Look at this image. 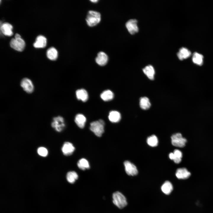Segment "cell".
<instances>
[{
    "label": "cell",
    "mask_w": 213,
    "mask_h": 213,
    "mask_svg": "<svg viewBox=\"0 0 213 213\" xmlns=\"http://www.w3.org/2000/svg\"><path fill=\"white\" fill-rule=\"evenodd\" d=\"M192 61L193 62L199 65H201L203 63V56L197 52H194L192 57Z\"/></svg>",
    "instance_id": "obj_23"
},
{
    "label": "cell",
    "mask_w": 213,
    "mask_h": 213,
    "mask_svg": "<svg viewBox=\"0 0 213 213\" xmlns=\"http://www.w3.org/2000/svg\"><path fill=\"white\" fill-rule=\"evenodd\" d=\"M77 166L79 168L82 170H85L90 168L88 162L84 158L81 159L78 161Z\"/></svg>",
    "instance_id": "obj_25"
},
{
    "label": "cell",
    "mask_w": 213,
    "mask_h": 213,
    "mask_svg": "<svg viewBox=\"0 0 213 213\" xmlns=\"http://www.w3.org/2000/svg\"><path fill=\"white\" fill-rule=\"evenodd\" d=\"M108 60L107 55L104 52L101 51L97 54L95 61L96 63L99 65L103 66L106 65Z\"/></svg>",
    "instance_id": "obj_11"
},
{
    "label": "cell",
    "mask_w": 213,
    "mask_h": 213,
    "mask_svg": "<svg viewBox=\"0 0 213 213\" xmlns=\"http://www.w3.org/2000/svg\"><path fill=\"white\" fill-rule=\"evenodd\" d=\"M13 27L10 24L5 22L2 24L1 23L0 30L2 33L5 35L11 36L13 34L12 31Z\"/></svg>",
    "instance_id": "obj_12"
},
{
    "label": "cell",
    "mask_w": 213,
    "mask_h": 213,
    "mask_svg": "<svg viewBox=\"0 0 213 213\" xmlns=\"http://www.w3.org/2000/svg\"><path fill=\"white\" fill-rule=\"evenodd\" d=\"M75 150V148L71 143L65 142L62 147V150L63 154L65 156H69L72 154Z\"/></svg>",
    "instance_id": "obj_10"
},
{
    "label": "cell",
    "mask_w": 213,
    "mask_h": 213,
    "mask_svg": "<svg viewBox=\"0 0 213 213\" xmlns=\"http://www.w3.org/2000/svg\"><path fill=\"white\" fill-rule=\"evenodd\" d=\"M20 85L23 90L28 93H31L33 91L34 87L33 83L28 78H23L21 82Z\"/></svg>",
    "instance_id": "obj_7"
},
{
    "label": "cell",
    "mask_w": 213,
    "mask_h": 213,
    "mask_svg": "<svg viewBox=\"0 0 213 213\" xmlns=\"http://www.w3.org/2000/svg\"><path fill=\"white\" fill-rule=\"evenodd\" d=\"M191 173L185 168L178 169L176 172V177L179 179H185L189 178Z\"/></svg>",
    "instance_id": "obj_13"
},
{
    "label": "cell",
    "mask_w": 213,
    "mask_h": 213,
    "mask_svg": "<svg viewBox=\"0 0 213 213\" xmlns=\"http://www.w3.org/2000/svg\"><path fill=\"white\" fill-rule=\"evenodd\" d=\"M174 158L173 159L174 162L177 164L180 163L181 161L182 154L181 152L178 149H175L173 152Z\"/></svg>",
    "instance_id": "obj_28"
},
{
    "label": "cell",
    "mask_w": 213,
    "mask_h": 213,
    "mask_svg": "<svg viewBox=\"0 0 213 213\" xmlns=\"http://www.w3.org/2000/svg\"><path fill=\"white\" fill-rule=\"evenodd\" d=\"M90 1L96 3L98 1L97 0H91Z\"/></svg>",
    "instance_id": "obj_31"
},
{
    "label": "cell",
    "mask_w": 213,
    "mask_h": 213,
    "mask_svg": "<svg viewBox=\"0 0 213 213\" xmlns=\"http://www.w3.org/2000/svg\"><path fill=\"white\" fill-rule=\"evenodd\" d=\"M10 46L18 51H22L24 49L25 43L24 40L21 37L13 38L10 42Z\"/></svg>",
    "instance_id": "obj_5"
},
{
    "label": "cell",
    "mask_w": 213,
    "mask_h": 213,
    "mask_svg": "<svg viewBox=\"0 0 213 213\" xmlns=\"http://www.w3.org/2000/svg\"><path fill=\"white\" fill-rule=\"evenodd\" d=\"M144 73L151 80H153L154 78L155 70L151 65H149L145 67L143 69Z\"/></svg>",
    "instance_id": "obj_17"
},
{
    "label": "cell",
    "mask_w": 213,
    "mask_h": 213,
    "mask_svg": "<svg viewBox=\"0 0 213 213\" xmlns=\"http://www.w3.org/2000/svg\"><path fill=\"white\" fill-rule=\"evenodd\" d=\"M125 170L126 173L130 176H135L138 173L136 167L133 164L128 161H126L124 162Z\"/></svg>",
    "instance_id": "obj_9"
},
{
    "label": "cell",
    "mask_w": 213,
    "mask_h": 213,
    "mask_svg": "<svg viewBox=\"0 0 213 213\" xmlns=\"http://www.w3.org/2000/svg\"><path fill=\"white\" fill-rule=\"evenodd\" d=\"M172 144L176 147H183L185 146L186 139L180 133L174 134L171 136Z\"/></svg>",
    "instance_id": "obj_4"
},
{
    "label": "cell",
    "mask_w": 213,
    "mask_h": 213,
    "mask_svg": "<svg viewBox=\"0 0 213 213\" xmlns=\"http://www.w3.org/2000/svg\"><path fill=\"white\" fill-rule=\"evenodd\" d=\"M151 105L149 99L147 97H143L140 98V105L141 109H147L150 107Z\"/></svg>",
    "instance_id": "obj_24"
},
{
    "label": "cell",
    "mask_w": 213,
    "mask_h": 213,
    "mask_svg": "<svg viewBox=\"0 0 213 213\" xmlns=\"http://www.w3.org/2000/svg\"><path fill=\"white\" fill-rule=\"evenodd\" d=\"M137 22L136 19H130L126 22V27L130 34H134L138 31Z\"/></svg>",
    "instance_id": "obj_8"
},
{
    "label": "cell",
    "mask_w": 213,
    "mask_h": 213,
    "mask_svg": "<svg viewBox=\"0 0 213 213\" xmlns=\"http://www.w3.org/2000/svg\"><path fill=\"white\" fill-rule=\"evenodd\" d=\"M86 118L83 114H79L75 117V121L77 126L80 128H83L86 122Z\"/></svg>",
    "instance_id": "obj_15"
},
{
    "label": "cell",
    "mask_w": 213,
    "mask_h": 213,
    "mask_svg": "<svg viewBox=\"0 0 213 213\" xmlns=\"http://www.w3.org/2000/svg\"><path fill=\"white\" fill-rule=\"evenodd\" d=\"M66 178L68 182L71 183H73L78 179V175L75 171H70L67 174Z\"/></svg>",
    "instance_id": "obj_26"
},
{
    "label": "cell",
    "mask_w": 213,
    "mask_h": 213,
    "mask_svg": "<svg viewBox=\"0 0 213 213\" xmlns=\"http://www.w3.org/2000/svg\"><path fill=\"white\" fill-rule=\"evenodd\" d=\"M47 43V39L44 36H38L36 39V42L33 44V46L36 48H43L45 47Z\"/></svg>",
    "instance_id": "obj_14"
},
{
    "label": "cell",
    "mask_w": 213,
    "mask_h": 213,
    "mask_svg": "<svg viewBox=\"0 0 213 213\" xmlns=\"http://www.w3.org/2000/svg\"><path fill=\"white\" fill-rule=\"evenodd\" d=\"M37 152L39 155L42 156H46L48 153L47 150L44 147H39L37 150Z\"/></svg>",
    "instance_id": "obj_29"
},
{
    "label": "cell",
    "mask_w": 213,
    "mask_h": 213,
    "mask_svg": "<svg viewBox=\"0 0 213 213\" xmlns=\"http://www.w3.org/2000/svg\"><path fill=\"white\" fill-rule=\"evenodd\" d=\"M191 55V51L185 47H182L177 53V55L179 59L180 60L186 59Z\"/></svg>",
    "instance_id": "obj_16"
},
{
    "label": "cell",
    "mask_w": 213,
    "mask_h": 213,
    "mask_svg": "<svg viewBox=\"0 0 213 213\" xmlns=\"http://www.w3.org/2000/svg\"><path fill=\"white\" fill-rule=\"evenodd\" d=\"M77 98L83 102L86 101L88 99V94L87 91L84 89L78 90L76 92Z\"/></svg>",
    "instance_id": "obj_18"
},
{
    "label": "cell",
    "mask_w": 213,
    "mask_h": 213,
    "mask_svg": "<svg viewBox=\"0 0 213 213\" xmlns=\"http://www.w3.org/2000/svg\"><path fill=\"white\" fill-rule=\"evenodd\" d=\"M147 142L149 146L155 147L157 145L158 141L156 136L155 135H153L147 138Z\"/></svg>",
    "instance_id": "obj_27"
},
{
    "label": "cell",
    "mask_w": 213,
    "mask_h": 213,
    "mask_svg": "<svg viewBox=\"0 0 213 213\" xmlns=\"http://www.w3.org/2000/svg\"><path fill=\"white\" fill-rule=\"evenodd\" d=\"M21 37V36L18 34L16 33L15 35V38H17Z\"/></svg>",
    "instance_id": "obj_30"
},
{
    "label": "cell",
    "mask_w": 213,
    "mask_h": 213,
    "mask_svg": "<svg viewBox=\"0 0 213 213\" xmlns=\"http://www.w3.org/2000/svg\"><path fill=\"white\" fill-rule=\"evenodd\" d=\"M162 191L164 194H170L172 191L173 187L172 183L169 181H166L161 186Z\"/></svg>",
    "instance_id": "obj_21"
},
{
    "label": "cell",
    "mask_w": 213,
    "mask_h": 213,
    "mask_svg": "<svg viewBox=\"0 0 213 213\" xmlns=\"http://www.w3.org/2000/svg\"><path fill=\"white\" fill-rule=\"evenodd\" d=\"M51 126L57 131H61L65 127L63 118L60 116L54 117L51 123Z\"/></svg>",
    "instance_id": "obj_6"
},
{
    "label": "cell",
    "mask_w": 213,
    "mask_h": 213,
    "mask_svg": "<svg viewBox=\"0 0 213 213\" xmlns=\"http://www.w3.org/2000/svg\"><path fill=\"white\" fill-rule=\"evenodd\" d=\"M104 121L100 119L91 122L90 129L97 136L100 137L104 132Z\"/></svg>",
    "instance_id": "obj_1"
},
{
    "label": "cell",
    "mask_w": 213,
    "mask_h": 213,
    "mask_svg": "<svg viewBox=\"0 0 213 213\" xmlns=\"http://www.w3.org/2000/svg\"><path fill=\"white\" fill-rule=\"evenodd\" d=\"M101 15L98 12L90 10L88 12L85 20L87 25L90 27L96 25L100 21Z\"/></svg>",
    "instance_id": "obj_2"
},
{
    "label": "cell",
    "mask_w": 213,
    "mask_h": 213,
    "mask_svg": "<svg viewBox=\"0 0 213 213\" xmlns=\"http://www.w3.org/2000/svg\"><path fill=\"white\" fill-rule=\"evenodd\" d=\"M108 118L109 121L112 122H117L121 119V114L119 112L117 111H111L109 113Z\"/></svg>",
    "instance_id": "obj_19"
},
{
    "label": "cell",
    "mask_w": 213,
    "mask_h": 213,
    "mask_svg": "<svg viewBox=\"0 0 213 213\" xmlns=\"http://www.w3.org/2000/svg\"><path fill=\"white\" fill-rule=\"evenodd\" d=\"M112 199L113 204L120 209L123 208L127 204L126 198L119 191H116L113 193Z\"/></svg>",
    "instance_id": "obj_3"
},
{
    "label": "cell",
    "mask_w": 213,
    "mask_h": 213,
    "mask_svg": "<svg viewBox=\"0 0 213 213\" xmlns=\"http://www.w3.org/2000/svg\"><path fill=\"white\" fill-rule=\"evenodd\" d=\"M100 97L104 101H108L112 100L113 98L114 95L111 91L108 90L103 92L101 94Z\"/></svg>",
    "instance_id": "obj_22"
},
{
    "label": "cell",
    "mask_w": 213,
    "mask_h": 213,
    "mask_svg": "<svg viewBox=\"0 0 213 213\" xmlns=\"http://www.w3.org/2000/svg\"><path fill=\"white\" fill-rule=\"evenodd\" d=\"M46 55L49 59L54 61L56 60L57 58L58 52L55 48L53 47H51L47 50Z\"/></svg>",
    "instance_id": "obj_20"
}]
</instances>
